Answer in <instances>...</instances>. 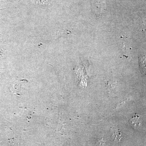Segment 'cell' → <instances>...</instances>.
<instances>
[{
  "label": "cell",
  "mask_w": 146,
  "mask_h": 146,
  "mask_svg": "<svg viewBox=\"0 0 146 146\" xmlns=\"http://www.w3.org/2000/svg\"><path fill=\"white\" fill-rule=\"evenodd\" d=\"M129 123L131 125L134 129H138L141 128L142 126V122L141 117L137 114L135 115L130 119Z\"/></svg>",
  "instance_id": "6da1fadb"
},
{
  "label": "cell",
  "mask_w": 146,
  "mask_h": 146,
  "mask_svg": "<svg viewBox=\"0 0 146 146\" xmlns=\"http://www.w3.org/2000/svg\"><path fill=\"white\" fill-rule=\"evenodd\" d=\"M112 138L114 141L120 142L122 138L121 133L119 129L116 128H113L112 129Z\"/></svg>",
  "instance_id": "7a4b0ae2"
}]
</instances>
